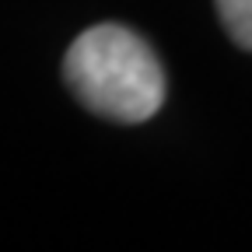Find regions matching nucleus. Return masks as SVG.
<instances>
[{"mask_svg": "<svg viewBox=\"0 0 252 252\" xmlns=\"http://www.w3.org/2000/svg\"><path fill=\"white\" fill-rule=\"evenodd\" d=\"M63 81L77 102L112 123H144L165 102V70L126 25H94L70 42Z\"/></svg>", "mask_w": 252, "mask_h": 252, "instance_id": "nucleus-1", "label": "nucleus"}, {"mask_svg": "<svg viewBox=\"0 0 252 252\" xmlns=\"http://www.w3.org/2000/svg\"><path fill=\"white\" fill-rule=\"evenodd\" d=\"M214 4L231 42L252 53V0H214Z\"/></svg>", "mask_w": 252, "mask_h": 252, "instance_id": "nucleus-2", "label": "nucleus"}]
</instances>
